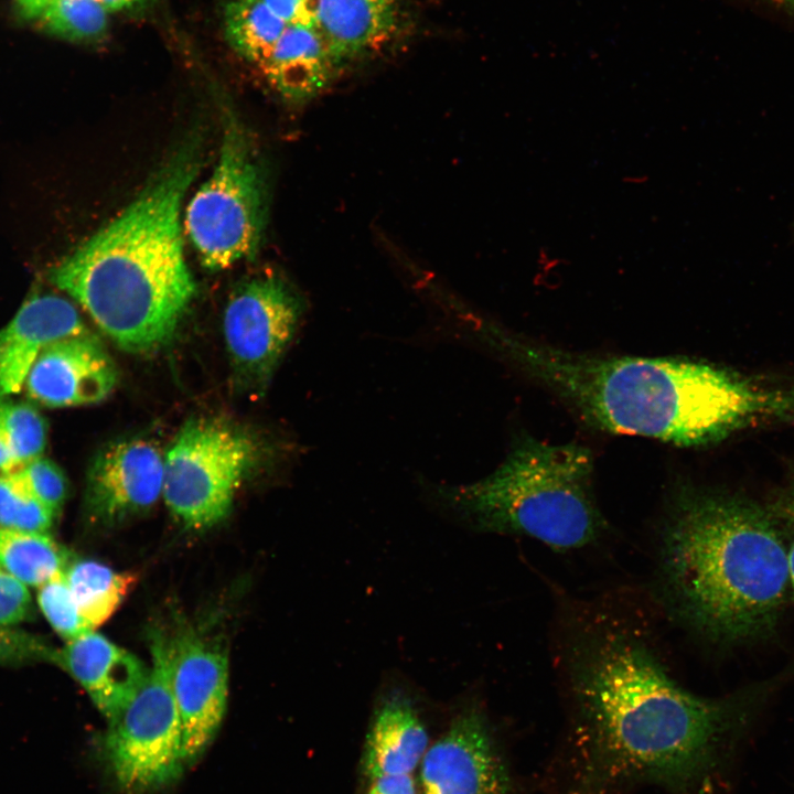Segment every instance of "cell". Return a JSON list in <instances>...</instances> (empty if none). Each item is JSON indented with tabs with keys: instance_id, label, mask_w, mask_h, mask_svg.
Segmentation results:
<instances>
[{
	"instance_id": "cell-1",
	"label": "cell",
	"mask_w": 794,
	"mask_h": 794,
	"mask_svg": "<svg viewBox=\"0 0 794 794\" xmlns=\"http://www.w3.org/2000/svg\"><path fill=\"white\" fill-rule=\"evenodd\" d=\"M572 688L592 759L588 779H651L684 787L706 776L775 683L712 699L679 686L640 641L591 639L572 663Z\"/></svg>"
},
{
	"instance_id": "cell-2",
	"label": "cell",
	"mask_w": 794,
	"mask_h": 794,
	"mask_svg": "<svg viewBox=\"0 0 794 794\" xmlns=\"http://www.w3.org/2000/svg\"><path fill=\"white\" fill-rule=\"evenodd\" d=\"M492 343L589 425L678 447L754 423L753 379L711 364L569 351L493 328Z\"/></svg>"
},
{
	"instance_id": "cell-3",
	"label": "cell",
	"mask_w": 794,
	"mask_h": 794,
	"mask_svg": "<svg viewBox=\"0 0 794 794\" xmlns=\"http://www.w3.org/2000/svg\"><path fill=\"white\" fill-rule=\"evenodd\" d=\"M201 144L190 137L124 212L47 271L50 282L129 353L167 346L195 296L180 211L201 164Z\"/></svg>"
},
{
	"instance_id": "cell-4",
	"label": "cell",
	"mask_w": 794,
	"mask_h": 794,
	"mask_svg": "<svg viewBox=\"0 0 794 794\" xmlns=\"http://www.w3.org/2000/svg\"><path fill=\"white\" fill-rule=\"evenodd\" d=\"M781 523L769 506L685 486L662 536L663 579L679 615L706 637L740 643L776 626L790 582Z\"/></svg>"
},
{
	"instance_id": "cell-5",
	"label": "cell",
	"mask_w": 794,
	"mask_h": 794,
	"mask_svg": "<svg viewBox=\"0 0 794 794\" xmlns=\"http://www.w3.org/2000/svg\"><path fill=\"white\" fill-rule=\"evenodd\" d=\"M592 479L589 449L526 437L491 474L440 486L437 497L476 530L523 535L565 551L590 544L604 527Z\"/></svg>"
},
{
	"instance_id": "cell-6",
	"label": "cell",
	"mask_w": 794,
	"mask_h": 794,
	"mask_svg": "<svg viewBox=\"0 0 794 794\" xmlns=\"http://www.w3.org/2000/svg\"><path fill=\"white\" fill-rule=\"evenodd\" d=\"M261 443L218 418H195L164 455L162 497L185 527L210 528L227 517L236 492L262 459Z\"/></svg>"
},
{
	"instance_id": "cell-7",
	"label": "cell",
	"mask_w": 794,
	"mask_h": 794,
	"mask_svg": "<svg viewBox=\"0 0 794 794\" xmlns=\"http://www.w3.org/2000/svg\"><path fill=\"white\" fill-rule=\"evenodd\" d=\"M219 157L186 208V230L204 267L253 256L265 224V181L247 133L225 115Z\"/></svg>"
},
{
	"instance_id": "cell-8",
	"label": "cell",
	"mask_w": 794,
	"mask_h": 794,
	"mask_svg": "<svg viewBox=\"0 0 794 794\" xmlns=\"http://www.w3.org/2000/svg\"><path fill=\"white\" fill-rule=\"evenodd\" d=\"M107 721L105 751L121 791L151 792L182 774V729L170 683L169 640L160 632L152 635L144 680Z\"/></svg>"
},
{
	"instance_id": "cell-9",
	"label": "cell",
	"mask_w": 794,
	"mask_h": 794,
	"mask_svg": "<svg viewBox=\"0 0 794 794\" xmlns=\"http://www.w3.org/2000/svg\"><path fill=\"white\" fill-rule=\"evenodd\" d=\"M303 311L282 279L262 276L242 283L224 311L223 332L238 378L261 389L291 342Z\"/></svg>"
},
{
	"instance_id": "cell-10",
	"label": "cell",
	"mask_w": 794,
	"mask_h": 794,
	"mask_svg": "<svg viewBox=\"0 0 794 794\" xmlns=\"http://www.w3.org/2000/svg\"><path fill=\"white\" fill-rule=\"evenodd\" d=\"M169 674L182 729V758L191 766L214 740L228 695L227 653L195 632L169 640Z\"/></svg>"
},
{
	"instance_id": "cell-11",
	"label": "cell",
	"mask_w": 794,
	"mask_h": 794,
	"mask_svg": "<svg viewBox=\"0 0 794 794\" xmlns=\"http://www.w3.org/2000/svg\"><path fill=\"white\" fill-rule=\"evenodd\" d=\"M511 785L487 719L478 706L462 709L420 763L419 794H511Z\"/></svg>"
},
{
	"instance_id": "cell-12",
	"label": "cell",
	"mask_w": 794,
	"mask_h": 794,
	"mask_svg": "<svg viewBox=\"0 0 794 794\" xmlns=\"http://www.w3.org/2000/svg\"><path fill=\"white\" fill-rule=\"evenodd\" d=\"M164 455L151 441L122 439L93 460L85 507L95 524L109 526L150 509L162 496Z\"/></svg>"
},
{
	"instance_id": "cell-13",
	"label": "cell",
	"mask_w": 794,
	"mask_h": 794,
	"mask_svg": "<svg viewBox=\"0 0 794 794\" xmlns=\"http://www.w3.org/2000/svg\"><path fill=\"white\" fill-rule=\"evenodd\" d=\"M118 371L112 358L92 333L47 344L26 378L29 398L52 408L100 403L114 390Z\"/></svg>"
},
{
	"instance_id": "cell-14",
	"label": "cell",
	"mask_w": 794,
	"mask_h": 794,
	"mask_svg": "<svg viewBox=\"0 0 794 794\" xmlns=\"http://www.w3.org/2000/svg\"><path fill=\"white\" fill-rule=\"evenodd\" d=\"M87 333L69 301L55 294L29 298L0 329V403L24 389L34 362L47 344Z\"/></svg>"
},
{
	"instance_id": "cell-15",
	"label": "cell",
	"mask_w": 794,
	"mask_h": 794,
	"mask_svg": "<svg viewBox=\"0 0 794 794\" xmlns=\"http://www.w3.org/2000/svg\"><path fill=\"white\" fill-rule=\"evenodd\" d=\"M54 665L85 689L107 720L135 694L148 673L135 654L95 630L57 648Z\"/></svg>"
},
{
	"instance_id": "cell-16",
	"label": "cell",
	"mask_w": 794,
	"mask_h": 794,
	"mask_svg": "<svg viewBox=\"0 0 794 794\" xmlns=\"http://www.w3.org/2000/svg\"><path fill=\"white\" fill-rule=\"evenodd\" d=\"M429 748L423 720L401 690L383 696L374 708L365 737L361 768L368 780L412 774Z\"/></svg>"
},
{
	"instance_id": "cell-17",
	"label": "cell",
	"mask_w": 794,
	"mask_h": 794,
	"mask_svg": "<svg viewBox=\"0 0 794 794\" xmlns=\"http://www.w3.org/2000/svg\"><path fill=\"white\" fill-rule=\"evenodd\" d=\"M341 65L318 26L288 25L259 69L281 97L304 101L325 89Z\"/></svg>"
},
{
	"instance_id": "cell-18",
	"label": "cell",
	"mask_w": 794,
	"mask_h": 794,
	"mask_svg": "<svg viewBox=\"0 0 794 794\" xmlns=\"http://www.w3.org/2000/svg\"><path fill=\"white\" fill-rule=\"evenodd\" d=\"M314 14L341 64L388 42L397 22L395 0H315Z\"/></svg>"
},
{
	"instance_id": "cell-19",
	"label": "cell",
	"mask_w": 794,
	"mask_h": 794,
	"mask_svg": "<svg viewBox=\"0 0 794 794\" xmlns=\"http://www.w3.org/2000/svg\"><path fill=\"white\" fill-rule=\"evenodd\" d=\"M65 578L79 613L93 630L115 613L137 582L133 572L90 559L69 562Z\"/></svg>"
},
{
	"instance_id": "cell-20",
	"label": "cell",
	"mask_w": 794,
	"mask_h": 794,
	"mask_svg": "<svg viewBox=\"0 0 794 794\" xmlns=\"http://www.w3.org/2000/svg\"><path fill=\"white\" fill-rule=\"evenodd\" d=\"M69 552L49 533L0 527V566L30 587L65 573Z\"/></svg>"
},
{
	"instance_id": "cell-21",
	"label": "cell",
	"mask_w": 794,
	"mask_h": 794,
	"mask_svg": "<svg viewBox=\"0 0 794 794\" xmlns=\"http://www.w3.org/2000/svg\"><path fill=\"white\" fill-rule=\"evenodd\" d=\"M287 26L262 0H229L224 10V30L229 45L258 67Z\"/></svg>"
},
{
	"instance_id": "cell-22",
	"label": "cell",
	"mask_w": 794,
	"mask_h": 794,
	"mask_svg": "<svg viewBox=\"0 0 794 794\" xmlns=\"http://www.w3.org/2000/svg\"><path fill=\"white\" fill-rule=\"evenodd\" d=\"M99 0H50L39 20L49 33L74 42H97L108 29Z\"/></svg>"
},
{
	"instance_id": "cell-23",
	"label": "cell",
	"mask_w": 794,
	"mask_h": 794,
	"mask_svg": "<svg viewBox=\"0 0 794 794\" xmlns=\"http://www.w3.org/2000/svg\"><path fill=\"white\" fill-rule=\"evenodd\" d=\"M0 433L19 466L43 457L47 426L33 405L12 399L0 403Z\"/></svg>"
},
{
	"instance_id": "cell-24",
	"label": "cell",
	"mask_w": 794,
	"mask_h": 794,
	"mask_svg": "<svg viewBox=\"0 0 794 794\" xmlns=\"http://www.w3.org/2000/svg\"><path fill=\"white\" fill-rule=\"evenodd\" d=\"M56 516L21 483L13 472L0 475V527L49 533Z\"/></svg>"
},
{
	"instance_id": "cell-25",
	"label": "cell",
	"mask_w": 794,
	"mask_h": 794,
	"mask_svg": "<svg viewBox=\"0 0 794 794\" xmlns=\"http://www.w3.org/2000/svg\"><path fill=\"white\" fill-rule=\"evenodd\" d=\"M36 599L52 629L66 642L94 631L79 613L67 586L65 573L58 575L39 587Z\"/></svg>"
},
{
	"instance_id": "cell-26",
	"label": "cell",
	"mask_w": 794,
	"mask_h": 794,
	"mask_svg": "<svg viewBox=\"0 0 794 794\" xmlns=\"http://www.w3.org/2000/svg\"><path fill=\"white\" fill-rule=\"evenodd\" d=\"M13 473L57 517L68 495V482L63 470L55 462L40 457L20 465Z\"/></svg>"
},
{
	"instance_id": "cell-27",
	"label": "cell",
	"mask_w": 794,
	"mask_h": 794,
	"mask_svg": "<svg viewBox=\"0 0 794 794\" xmlns=\"http://www.w3.org/2000/svg\"><path fill=\"white\" fill-rule=\"evenodd\" d=\"M56 653L57 647L43 636L12 626H0V665L55 664Z\"/></svg>"
},
{
	"instance_id": "cell-28",
	"label": "cell",
	"mask_w": 794,
	"mask_h": 794,
	"mask_svg": "<svg viewBox=\"0 0 794 794\" xmlns=\"http://www.w3.org/2000/svg\"><path fill=\"white\" fill-rule=\"evenodd\" d=\"M33 616L28 586L0 566V626H13Z\"/></svg>"
},
{
	"instance_id": "cell-29",
	"label": "cell",
	"mask_w": 794,
	"mask_h": 794,
	"mask_svg": "<svg viewBox=\"0 0 794 794\" xmlns=\"http://www.w3.org/2000/svg\"><path fill=\"white\" fill-rule=\"evenodd\" d=\"M770 509L777 521L787 529L790 545L787 548V562L790 582L794 590V462L787 471L784 484L776 491Z\"/></svg>"
},
{
	"instance_id": "cell-30",
	"label": "cell",
	"mask_w": 794,
	"mask_h": 794,
	"mask_svg": "<svg viewBox=\"0 0 794 794\" xmlns=\"http://www.w3.org/2000/svg\"><path fill=\"white\" fill-rule=\"evenodd\" d=\"M265 4L287 25H315L314 8L311 0H262Z\"/></svg>"
},
{
	"instance_id": "cell-31",
	"label": "cell",
	"mask_w": 794,
	"mask_h": 794,
	"mask_svg": "<svg viewBox=\"0 0 794 794\" xmlns=\"http://www.w3.org/2000/svg\"><path fill=\"white\" fill-rule=\"evenodd\" d=\"M366 794H419L412 774L386 775L369 781Z\"/></svg>"
},
{
	"instance_id": "cell-32",
	"label": "cell",
	"mask_w": 794,
	"mask_h": 794,
	"mask_svg": "<svg viewBox=\"0 0 794 794\" xmlns=\"http://www.w3.org/2000/svg\"><path fill=\"white\" fill-rule=\"evenodd\" d=\"M18 9L26 20L39 19L50 0H15Z\"/></svg>"
},
{
	"instance_id": "cell-33",
	"label": "cell",
	"mask_w": 794,
	"mask_h": 794,
	"mask_svg": "<svg viewBox=\"0 0 794 794\" xmlns=\"http://www.w3.org/2000/svg\"><path fill=\"white\" fill-rule=\"evenodd\" d=\"M18 468L17 460L0 433V475L11 473Z\"/></svg>"
},
{
	"instance_id": "cell-34",
	"label": "cell",
	"mask_w": 794,
	"mask_h": 794,
	"mask_svg": "<svg viewBox=\"0 0 794 794\" xmlns=\"http://www.w3.org/2000/svg\"><path fill=\"white\" fill-rule=\"evenodd\" d=\"M108 12H117L133 9L144 0H99Z\"/></svg>"
},
{
	"instance_id": "cell-35",
	"label": "cell",
	"mask_w": 794,
	"mask_h": 794,
	"mask_svg": "<svg viewBox=\"0 0 794 794\" xmlns=\"http://www.w3.org/2000/svg\"><path fill=\"white\" fill-rule=\"evenodd\" d=\"M794 20V0H766Z\"/></svg>"
}]
</instances>
